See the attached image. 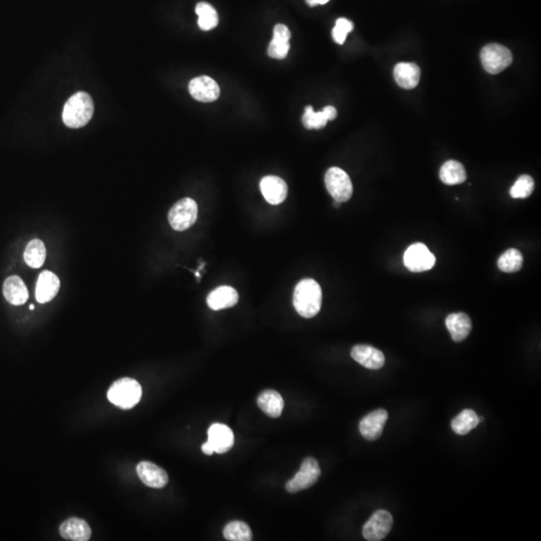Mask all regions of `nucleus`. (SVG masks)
Segmentation results:
<instances>
[{"mask_svg":"<svg viewBox=\"0 0 541 541\" xmlns=\"http://www.w3.org/2000/svg\"><path fill=\"white\" fill-rule=\"evenodd\" d=\"M482 65L490 74H497L503 72L512 63V54L508 47L499 43H490L485 45L481 52Z\"/></svg>","mask_w":541,"mask_h":541,"instance_id":"20e7f679","label":"nucleus"},{"mask_svg":"<svg viewBox=\"0 0 541 541\" xmlns=\"http://www.w3.org/2000/svg\"><path fill=\"white\" fill-rule=\"evenodd\" d=\"M291 33L288 27L284 24H277L274 29L272 42L268 47L269 56L276 60H284L288 56L290 49V43H289Z\"/></svg>","mask_w":541,"mask_h":541,"instance_id":"a211bd4d","label":"nucleus"},{"mask_svg":"<svg viewBox=\"0 0 541 541\" xmlns=\"http://www.w3.org/2000/svg\"><path fill=\"white\" fill-rule=\"evenodd\" d=\"M356 362L370 370H379L385 365V356L380 350L369 345H356L351 351Z\"/></svg>","mask_w":541,"mask_h":541,"instance_id":"ddd939ff","label":"nucleus"},{"mask_svg":"<svg viewBox=\"0 0 541 541\" xmlns=\"http://www.w3.org/2000/svg\"><path fill=\"white\" fill-rule=\"evenodd\" d=\"M321 475L319 463L312 457L305 459L301 468L297 474L286 484V490L290 493H297L299 491L311 487L319 479Z\"/></svg>","mask_w":541,"mask_h":541,"instance_id":"0eeeda50","label":"nucleus"},{"mask_svg":"<svg viewBox=\"0 0 541 541\" xmlns=\"http://www.w3.org/2000/svg\"><path fill=\"white\" fill-rule=\"evenodd\" d=\"M224 536L227 540L250 541L253 540V533L249 525L243 522H232L224 528Z\"/></svg>","mask_w":541,"mask_h":541,"instance_id":"c85d7f7f","label":"nucleus"},{"mask_svg":"<svg viewBox=\"0 0 541 541\" xmlns=\"http://www.w3.org/2000/svg\"><path fill=\"white\" fill-rule=\"evenodd\" d=\"M354 26L350 20L346 18H339L336 22V26L332 31L334 40L339 45H343L346 40L347 34L353 31Z\"/></svg>","mask_w":541,"mask_h":541,"instance_id":"2f4dec72","label":"nucleus"},{"mask_svg":"<svg viewBox=\"0 0 541 541\" xmlns=\"http://www.w3.org/2000/svg\"><path fill=\"white\" fill-rule=\"evenodd\" d=\"M258 405L269 417L278 418L284 409L283 397L274 390H266L258 397Z\"/></svg>","mask_w":541,"mask_h":541,"instance_id":"b1692460","label":"nucleus"},{"mask_svg":"<svg viewBox=\"0 0 541 541\" xmlns=\"http://www.w3.org/2000/svg\"><path fill=\"white\" fill-rule=\"evenodd\" d=\"M195 13H197L199 20H197V24H199L200 29L202 31H208L211 29H215L219 24V15H218L216 9L211 6V4L207 3V2H200L195 6Z\"/></svg>","mask_w":541,"mask_h":541,"instance_id":"cd10ccee","label":"nucleus"},{"mask_svg":"<svg viewBox=\"0 0 541 541\" xmlns=\"http://www.w3.org/2000/svg\"><path fill=\"white\" fill-rule=\"evenodd\" d=\"M136 472H138L140 481L149 487L158 488L159 490V488L165 487L169 481L167 472L160 466L149 462V461L140 462L136 467Z\"/></svg>","mask_w":541,"mask_h":541,"instance_id":"dca6fc26","label":"nucleus"},{"mask_svg":"<svg viewBox=\"0 0 541 541\" xmlns=\"http://www.w3.org/2000/svg\"><path fill=\"white\" fill-rule=\"evenodd\" d=\"M197 219V204L191 197H185L175 204L169 213L170 225L175 231H186L195 224Z\"/></svg>","mask_w":541,"mask_h":541,"instance_id":"423d86ee","label":"nucleus"},{"mask_svg":"<svg viewBox=\"0 0 541 541\" xmlns=\"http://www.w3.org/2000/svg\"><path fill=\"white\" fill-rule=\"evenodd\" d=\"M337 117V111L333 106H326L324 110L315 113L312 106H307L303 115V124L308 129H320L326 126L328 120Z\"/></svg>","mask_w":541,"mask_h":541,"instance_id":"5701e85b","label":"nucleus"},{"mask_svg":"<svg viewBox=\"0 0 541 541\" xmlns=\"http://www.w3.org/2000/svg\"><path fill=\"white\" fill-rule=\"evenodd\" d=\"M439 177L443 183L449 186L465 183L467 178L465 167L456 161H446L441 167Z\"/></svg>","mask_w":541,"mask_h":541,"instance_id":"393cba45","label":"nucleus"},{"mask_svg":"<svg viewBox=\"0 0 541 541\" xmlns=\"http://www.w3.org/2000/svg\"><path fill=\"white\" fill-rule=\"evenodd\" d=\"M213 452L226 453L234 445V433L232 429L222 423L211 425L208 431V441Z\"/></svg>","mask_w":541,"mask_h":541,"instance_id":"f8f14e48","label":"nucleus"},{"mask_svg":"<svg viewBox=\"0 0 541 541\" xmlns=\"http://www.w3.org/2000/svg\"><path fill=\"white\" fill-rule=\"evenodd\" d=\"M60 533L65 540L74 541H86L92 536L90 525L79 518H70L63 522L60 525Z\"/></svg>","mask_w":541,"mask_h":541,"instance_id":"412c9836","label":"nucleus"},{"mask_svg":"<svg viewBox=\"0 0 541 541\" xmlns=\"http://www.w3.org/2000/svg\"><path fill=\"white\" fill-rule=\"evenodd\" d=\"M421 70L412 63H400L394 68V79L398 86L405 90H412L419 83Z\"/></svg>","mask_w":541,"mask_h":541,"instance_id":"6ab92c4d","label":"nucleus"},{"mask_svg":"<svg viewBox=\"0 0 541 541\" xmlns=\"http://www.w3.org/2000/svg\"><path fill=\"white\" fill-rule=\"evenodd\" d=\"M60 288V279L51 270H43L38 277L35 288V299L38 303L51 301L58 295Z\"/></svg>","mask_w":541,"mask_h":541,"instance_id":"4468645a","label":"nucleus"},{"mask_svg":"<svg viewBox=\"0 0 541 541\" xmlns=\"http://www.w3.org/2000/svg\"><path fill=\"white\" fill-rule=\"evenodd\" d=\"M435 262L434 255L421 243L411 245L404 254V265L411 272L420 273L430 270Z\"/></svg>","mask_w":541,"mask_h":541,"instance_id":"6e6552de","label":"nucleus"},{"mask_svg":"<svg viewBox=\"0 0 541 541\" xmlns=\"http://www.w3.org/2000/svg\"><path fill=\"white\" fill-rule=\"evenodd\" d=\"M524 257L518 250L509 249L499 259V268L504 273H515L522 268Z\"/></svg>","mask_w":541,"mask_h":541,"instance_id":"c756f323","label":"nucleus"},{"mask_svg":"<svg viewBox=\"0 0 541 541\" xmlns=\"http://www.w3.org/2000/svg\"><path fill=\"white\" fill-rule=\"evenodd\" d=\"M191 95L197 101L211 102L217 101L220 97V86L210 76L195 77L188 85Z\"/></svg>","mask_w":541,"mask_h":541,"instance_id":"9d476101","label":"nucleus"},{"mask_svg":"<svg viewBox=\"0 0 541 541\" xmlns=\"http://www.w3.org/2000/svg\"><path fill=\"white\" fill-rule=\"evenodd\" d=\"M445 324H446L450 335L455 342L465 340L472 329L471 319H470L469 316L465 313L450 314L449 316H447Z\"/></svg>","mask_w":541,"mask_h":541,"instance_id":"aec40b11","label":"nucleus"},{"mask_svg":"<svg viewBox=\"0 0 541 541\" xmlns=\"http://www.w3.org/2000/svg\"><path fill=\"white\" fill-rule=\"evenodd\" d=\"M330 0H306L307 4L310 6H323V4H326Z\"/></svg>","mask_w":541,"mask_h":541,"instance_id":"473e14b6","label":"nucleus"},{"mask_svg":"<svg viewBox=\"0 0 541 541\" xmlns=\"http://www.w3.org/2000/svg\"><path fill=\"white\" fill-rule=\"evenodd\" d=\"M47 258V250L42 241L34 239L27 245L24 252V261L29 267L38 269L42 267Z\"/></svg>","mask_w":541,"mask_h":541,"instance_id":"bb28decb","label":"nucleus"},{"mask_svg":"<svg viewBox=\"0 0 541 541\" xmlns=\"http://www.w3.org/2000/svg\"><path fill=\"white\" fill-rule=\"evenodd\" d=\"M261 192L266 201L270 204H280L285 201L288 195V186L284 179L276 176H268L260 183Z\"/></svg>","mask_w":541,"mask_h":541,"instance_id":"2eb2a0df","label":"nucleus"},{"mask_svg":"<svg viewBox=\"0 0 541 541\" xmlns=\"http://www.w3.org/2000/svg\"><path fill=\"white\" fill-rule=\"evenodd\" d=\"M143 389L138 381L131 378L120 379L108 391L111 403L122 409H131L140 402Z\"/></svg>","mask_w":541,"mask_h":541,"instance_id":"7ed1b4c3","label":"nucleus"},{"mask_svg":"<svg viewBox=\"0 0 541 541\" xmlns=\"http://www.w3.org/2000/svg\"><path fill=\"white\" fill-rule=\"evenodd\" d=\"M239 301L237 291L229 286H220L211 291L207 298V304L211 310L219 311L223 309L231 308Z\"/></svg>","mask_w":541,"mask_h":541,"instance_id":"f3484780","label":"nucleus"},{"mask_svg":"<svg viewBox=\"0 0 541 541\" xmlns=\"http://www.w3.org/2000/svg\"><path fill=\"white\" fill-rule=\"evenodd\" d=\"M3 295L9 303L19 306L29 300V291L24 282L19 277L13 276L6 280L3 284Z\"/></svg>","mask_w":541,"mask_h":541,"instance_id":"4be33fe9","label":"nucleus"},{"mask_svg":"<svg viewBox=\"0 0 541 541\" xmlns=\"http://www.w3.org/2000/svg\"><path fill=\"white\" fill-rule=\"evenodd\" d=\"M479 424L478 415L471 409H465L452 420L451 428L458 435H466Z\"/></svg>","mask_w":541,"mask_h":541,"instance_id":"a878e982","label":"nucleus"},{"mask_svg":"<svg viewBox=\"0 0 541 541\" xmlns=\"http://www.w3.org/2000/svg\"><path fill=\"white\" fill-rule=\"evenodd\" d=\"M393 526V517L386 510H378L370 517L363 526V536L366 540L380 541L389 534Z\"/></svg>","mask_w":541,"mask_h":541,"instance_id":"1a4fd4ad","label":"nucleus"},{"mask_svg":"<svg viewBox=\"0 0 541 541\" xmlns=\"http://www.w3.org/2000/svg\"><path fill=\"white\" fill-rule=\"evenodd\" d=\"M534 181L528 175H522L510 188V195L513 199H525L533 194Z\"/></svg>","mask_w":541,"mask_h":541,"instance_id":"7c9ffc66","label":"nucleus"},{"mask_svg":"<svg viewBox=\"0 0 541 541\" xmlns=\"http://www.w3.org/2000/svg\"><path fill=\"white\" fill-rule=\"evenodd\" d=\"M29 308H31V310H33L34 309L33 305H31V307H29Z\"/></svg>","mask_w":541,"mask_h":541,"instance_id":"72a5a7b5","label":"nucleus"},{"mask_svg":"<svg viewBox=\"0 0 541 541\" xmlns=\"http://www.w3.org/2000/svg\"><path fill=\"white\" fill-rule=\"evenodd\" d=\"M293 304L298 314L310 319L321 310L322 290L319 284L313 279H304L296 286Z\"/></svg>","mask_w":541,"mask_h":541,"instance_id":"f257e3e1","label":"nucleus"},{"mask_svg":"<svg viewBox=\"0 0 541 541\" xmlns=\"http://www.w3.org/2000/svg\"><path fill=\"white\" fill-rule=\"evenodd\" d=\"M95 104L88 93L79 92L72 95L63 111V120L65 126L72 129L85 127L92 120Z\"/></svg>","mask_w":541,"mask_h":541,"instance_id":"f03ea898","label":"nucleus"},{"mask_svg":"<svg viewBox=\"0 0 541 541\" xmlns=\"http://www.w3.org/2000/svg\"><path fill=\"white\" fill-rule=\"evenodd\" d=\"M325 185L327 191L335 202L345 203L353 195V185L347 172L340 168L333 167L325 175Z\"/></svg>","mask_w":541,"mask_h":541,"instance_id":"39448f33","label":"nucleus"},{"mask_svg":"<svg viewBox=\"0 0 541 541\" xmlns=\"http://www.w3.org/2000/svg\"><path fill=\"white\" fill-rule=\"evenodd\" d=\"M388 419L387 411L377 409L361 420L359 430L366 440L375 441L380 438Z\"/></svg>","mask_w":541,"mask_h":541,"instance_id":"9b49d317","label":"nucleus"}]
</instances>
